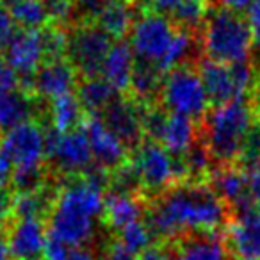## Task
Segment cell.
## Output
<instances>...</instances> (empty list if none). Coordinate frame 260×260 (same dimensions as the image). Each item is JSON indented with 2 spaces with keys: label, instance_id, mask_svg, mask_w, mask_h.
<instances>
[{
  "label": "cell",
  "instance_id": "f6af8a7d",
  "mask_svg": "<svg viewBox=\"0 0 260 260\" xmlns=\"http://www.w3.org/2000/svg\"><path fill=\"white\" fill-rule=\"evenodd\" d=\"M182 0H153V6H155L157 13H166V11H173Z\"/></svg>",
  "mask_w": 260,
  "mask_h": 260
},
{
  "label": "cell",
  "instance_id": "c3c4849f",
  "mask_svg": "<svg viewBox=\"0 0 260 260\" xmlns=\"http://www.w3.org/2000/svg\"><path fill=\"white\" fill-rule=\"evenodd\" d=\"M9 173H11V170L0 162V189H4L6 184L9 182V178H11V175H9Z\"/></svg>",
  "mask_w": 260,
  "mask_h": 260
},
{
  "label": "cell",
  "instance_id": "7bdbcfd3",
  "mask_svg": "<svg viewBox=\"0 0 260 260\" xmlns=\"http://www.w3.org/2000/svg\"><path fill=\"white\" fill-rule=\"evenodd\" d=\"M217 4L221 6V9H226L232 13H241L248 11V8L253 4V0H217Z\"/></svg>",
  "mask_w": 260,
  "mask_h": 260
},
{
  "label": "cell",
  "instance_id": "4316f807",
  "mask_svg": "<svg viewBox=\"0 0 260 260\" xmlns=\"http://www.w3.org/2000/svg\"><path fill=\"white\" fill-rule=\"evenodd\" d=\"M6 9L16 25L25 30H40L48 20L43 0H13Z\"/></svg>",
  "mask_w": 260,
  "mask_h": 260
},
{
  "label": "cell",
  "instance_id": "836d02e7",
  "mask_svg": "<svg viewBox=\"0 0 260 260\" xmlns=\"http://www.w3.org/2000/svg\"><path fill=\"white\" fill-rule=\"evenodd\" d=\"M45 52H47V61L52 59H62V55L68 52V34L62 29H47L43 30Z\"/></svg>",
  "mask_w": 260,
  "mask_h": 260
},
{
  "label": "cell",
  "instance_id": "ab89813d",
  "mask_svg": "<svg viewBox=\"0 0 260 260\" xmlns=\"http://www.w3.org/2000/svg\"><path fill=\"white\" fill-rule=\"evenodd\" d=\"M105 260H139V256L134 255L132 251H128V249H126L119 241H114L107 248Z\"/></svg>",
  "mask_w": 260,
  "mask_h": 260
},
{
  "label": "cell",
  "instance_id": "5b68a950",
  "mask_svg": "<svg viewBox=\"0 0 260 260\" xmlns=\"http://www.w3.org/2000/svg\"><path fill=\"white\" fill-rule=\"evenodd\" d=\"M159 94L168 111L191 118L192 121L203 118L209 112L210 98L202 82L200 72L191 66H178L166 73Z\"/></svg>",
  "mask_w": 260,
  "mask_h": 260
},
{
  "label": "cell",
  "instance_id": "5bb4252c",
  "mask_svg": "<svg viewBox=\"0 0 260 260\" xmlns=\"http://www.w3.org/2000/svg\"><path fill=\"white\" fill-rule=\"evenodd\" d=\"M47 59L43 41V30H25L15 32L8 47L4 48V61L11 66L16 75L29 80Z\"/></svg>",
  "mask_w": 260,
  "mask_h": 260
},
{
  "label": "cell",
  "instance_id": "ffe728a7",
  "mask_svg": "<svg viewBox=\"0 0 260 260\" xmlns=\"http://www.w3.org/2000/svg\"><path fill=\"white\" fill-rule=\"evenodd\" d=\"M136 55L130 48V43L118 41L112 43L107 57L102 66L100 77L105 79L116 91H126L130 87V79L136 70Z\"/></svg>",
  "mask_w": 260,
  "mask_h": 260
},
{
  "label": "cell",
  "instance_id": "603a6c76",
  "mask_svg": "<svg viewBox=\"0 0 260 260\" xmlns=\"http://www.w3.org/2000/svg\"><path fill=\"white\" fill-rule=\"evenodd\" d=\"M132 8L126 0H105L96 11V25L111 38L121 40L132 29Z\"/></svg>",
  "mask_w": 260,
  "mask_h": 260
},
{
  "label": "cell",
  "instance_id": "ac0fdd59",
  "mask_svg": "<svg viewBox=\"0 0 260 260\" xmlns=\"http://www.w3.org/2000/svg\"><path fill=\"white\" fill-rule=\"evenodd\" d=\"M143 109L132 100H116L107 111H104V121L109 128L125 143L126 146H136L143 138Z\"/></svg>",
  "mask_w": 260,
  "mask_h": 260
},
{
  "label": "cell",
  "instance_id": "e575fe53",
  "mask_svg": "<svg viewBox=\"0 0 260 260\" xmlns=\"http://www.w3.org/2000/svg\"><path fill=\"white\" fill-rule=\"evenodd\" d=\"M166 118H168V112H164L159 107L143 109V114H141L143 134L152 138V141H159L160 132H162L164 123H166Z\"/></svg>",
  "mask_w": 260,
  "mask_h": 260
},
{
  "label": "cell",
  "instance_id": "2e32d148",
  "mask_svg": "<svg viewBox=\"0 0 260 260\" xmlns=\"http://www.w3.org/2000/svg\"><path fill=\"white\" fill-rule=\"evenodd\" d=\"M11 260H43L48 232L43 219H16L8 228Z\"/></svg>",
  "mask_w": 260,
  "mask_h": 260
},
{
  "label": "cell",
  "instance_id": "3957f363",
  "mask_svg": "<svg viewBox=\"0 0 260 260\" xmlns=\"http://www.w3.org/2000/svg\"><path fill=\"white\" fill-rule=\"evenodd\" d=\"M253 126L255 111L246 100L226 102L207 112L205 146L212 159L226 166L239 160Z\"/></svg>",
  "mask_w": 260,
  "mask_h": 260
},
{
  "label": "cell",
  "instance_id": "4dcf8cb0",
  "mask_svg": "<svg viewBox=\"0 0 260 260\" xmlns=\"http://www.w3.org/2000/svg\"><path fill=\"white\" fill-rule=\"evenodd\" d=\"M171 15L184 30L198 29L209 18V0H182Z\"/></svg>",
  "mask_w": 260,
  "mask_h": 260
},
{
  "label": "cell",
  "instance_id": "cb8c5ba5",
  "mask_svg": "<svg viewBox=\"0 0 260 260\" xmlns=\"http://www.w3.org/2000/svg\"><path fill=\"white\" fill-rule=\"evenodd\" d=\"M34 114V104L29 93L9 91L0 94V130L9 132L16 126L29 123Z\"/></svg>",
  "mask_w": 260,
  "mask_h": 260
},
{
  "label": "cell",
  "instance_id": "b9f144b4",
  "mask_svg": "<svg viewBox=\"0 0 260 260\" xmlns=\"http://www.w3.org/2000/svg\"><path fill=\"white\" fill-rule=\"evenodd\" d=\"M246 173H248L249 194H251L255 207L260 210V168H255V170H251V171H246Z\"/></svg>",
  "mask_w": 260,
  "mask_h": 260
},
{
  "label": "cell",
  "instance_id": "8fae6325",
  "mask_svg": "<svg viewBox=\"0 0 260 260\" xmlns=\"http://www.w3.org/2000/svg\"><path fill=\"white\" fill-rule=\"evenodd\" d=\"M45 143L47 159H50L62 175L77 177L93 166V155L84 130L57 132L52 128L45 134Z\"/></svg>",
  "mask_w": 260,
  "mask_h": 260
},
{
  "label": "cell",
  "instance_id": "d6a6232c",
  "mask_svg": "<svg viewBox=\"0 0 260 260\" xmlns=\"http://www.w3.org/2000/svg\"><path fill=\"white\" fill-rule=\"evenodd\" d=\"M184 166L187 175L192 177H205L207 173H210V166H212V155L207 150L205 145H194L187 153L184 155Z\"/></svg>",
  "mask_w": 260,
  "mask_h": 260
},
{
  "label": "cell",
  "instance_id": "1f68e13d",
  "mask_svg": "<svg viewBox=\"0 0 260 260\" xmlns=\"http://www.w3.org/2000/svg\"><path fill=\"white\" fill-rule=\"evenodd\" d=\"M118 241L121 242L128 251H132L134 255L139 256L145 249H148L150 246H152L153 234L146 223L136 221V223H130L128 226L119 230Z\"/></svg>",
  "mask_w": 260,
  "mask_h": 260
},
{
  "label": "cell",
  "instance_id": "7dc6e473",
  "mask_svg": "<svg viewBox=\"0 0 260 260\" xmlns=\"http://www.w3.org/2000/svg\"><path fill=\"white\" fill-rule=\"evenodd\" d=\"M80 6H82L84 9H89V11H94L96 13L98 9L102 8V4H104L105 0H77Z\"/></svg>",
  "mask_w": 260,
  "mask_h": 260
},
{
  "label": "cell",
  "instance_id": "52a82bcc",
  "mask_svg": "<svg viewBox=\"0 0 260 260\" xmlns=\"http://www.w3.org/2000/svg\"><path fill=\"white\" fill-rule=\"evenodd\" d=\"M200 77L210 102L216 105L232 100H244L246 94L255 93L258 86L255 72L248 62L223 64L212 59H203L200 62Z\"/></svg>",
  "mask_w": 260,
  "mask_h": 260
},
{
  "label": "cell",
  "instance_id": "60d3db41",
  "mask_svg": "<svg viewBox=\"0 0 260 260\" xmlns=\"http://www.w3.org/2000/svg\"><path fill=\"white\" fill-rule=\"evenodd\" d=\"M246 20L249 23L253 38L260 36V0H253V4L246 11Z\"/></svg>",
  "mask_w": 260,
  "mask_h": 260
},
{
  "label": "cell",
  "instance_id": "484cf974",
  "mask_svg": "<svg viewBox=\"0 0 260 260\" xmlns=\"http://www.w3.org/2000/svg\"><path fill=\"white\" fill-rule=\"evenodd\" d=\"M84 107L80 105L79 98L73 94H66L52 102L50 107V119L52 126L57 132H72L82 123Z\"/></svg>",
  "mask_w": 260,
  "mask_h": 260
},
{
  "label": "cell",
  "instance_id": "d4e9b609",
  "mask_svg": "<svg viewBox=\"0 0 260 260\" xmlns=\"http://www.w3.org/2000/svg\"><path fill=\"white\" fill-rule=\"evenodd\" d=\"M77 98L80 105L91 114H98L102 111H107L118 100V91L102 77H91L80 82Z\"/></svg>",
  "mask_w": 260,
  "mask_h": 260
},
{
  "label": "cell",
  "instance_id": "7c38bea8",
  "mask_svg": "<svg viewBox=\"0 0 260 260\" xmlns=\"http://www.w3.org/2000/svg\"><path fill=\"white\" fill-rule=\"evenodd\" d=\"M226 246L232 260H260V210H239L226 224Z\"/></svg>",
  "mask_w": 260,
  "mask_h": 260
},
{
  "label": "cell",
  "instance_id": "ba28073f",
  "mask_svg": "<svg viewBox=\"0 0 260 260\" xmlns=\"http://www.w3.org/2000/svg\"><path fill=\"white\" fill-rule=\"evenodd\" d=\"M47 159L45 132L29 121L9 130L0 139V162L13 171H40Z\"/></svg>",
  "mask_w": 260,
  "mask_h": 260
},
{
  "label": "cell",
  "instance_id": "277c9868",
  "mask_svg": "<svg viewBox=\"0 0 260 260\" xmlns=\"http://www.w3.org/2000/svg\"><path fill=\"white\" fill-rule=\"evenodd\" d=\"M203 50L223 64L248 62L253 52V32L244 16L226 9L209 15L203 29Z\"/></svg>",
  "mask_w": 260,
  "mask_h": 260
},
{
  "label": "cell",
  "instance_id": "44dd1931",
  "mask_svg": "<svg viewBox=\"0 0 260 260\" xmlns=\"http://www.w3.org/2000/svg\"><path fill=\"white\" fill-rule=\"evenodd\" d=\"M173 157H184L196 145V126L191 118L168 112L159 141Z\"/></svg>",
  "mask_w": 260,
  "mask_h": 260
},
{
  "label": "cell",
  "instance_id": "8992f818",
  "mask_svg": "<svg viewBox=\"0 0 260 260\" xmlns=\"http://www.w3.org/2000/svg\"><path fill=\"white\" fill-rule=\"evenodd\" d=\"M138 175L139 187L146 192H166L178 178L187 177L184 160L173 157L160 143L146 141L138 146L130 160Z\"/></svg>",
  "mask_w": 260,
  "mask_h": 260
},
{
  "label": "cell",
  "instance_id": "74e56055",
  "mask_svg": "<svg viewBox=\"0 0 260 260\" xmlns=\"http://www.w3.org/2000/svg\"><path fill=\"white\" fill-rule=\"evenodd\" d=\"M15 20L11 18L9 11L0 6V50H4L11 38L15 36Z\"/></svg>",
  "mask_w": 260,
  "mask_h": 260
},
{
  "label": "cell",
  "instance_id": "f35d334b",
  "mask_svg": "<svg viewBox=\"0 0 260 260\" xmlns=\"http://www.w3.org/2000/svg\"><path fill=\"white\" fill-rule=\"evenodd\" d=\"M18 86V75L11 70V66L0 59V94L9 93V91H15Z\"/></svg>",
  "mask_w": 260,
  "mask_h": 260
},
{
  "label": "cell",
  "instance_id": "4fadbf2b",
  "mask_svg": "<svg viewBox=\"0 0 260 260\" xmlns=\"http://www.w3.org/2000/svg\"><path fill=\"white\" fill-rule=\"evenodd\" d=\"M84 134L91 148V155L96 166L105 171L118 170L126 160V145L105 125L100 114H89L84 121Z\"/></svg>",
  "mask_w": 260,
  "mask_h": 260
},
{
  "label": "cell",
  "instance_id": "ee69618b",
  "mask_svg": "<svg viewBox=\"0 0 260 260\" xmlns=\"http://www.w3.org/2000/svg\"><path fill=\"white\" fill-rule=\"evenodd\" d=\"M64 260H94V253L91 249L84 248V246H80V248H70Z\"/></svg>",
  "mask_w": 260,
  "mask_h": 260
},
{
  "label": "cell",
  "instance_id": "9c48e42d",
  "mask_svg": "<svg viewBox=\"0 0 260 260\" xmlns=\"http://www.w3.org/2000/svg\"><path fill=\"white\" fill-rule=\"evenodd\" d=\"M175 32L171 20L162 13H146L130 29V48L139 62L157 66L166 55Z\"/></svg>",
  "mask_w": 260,
  "mask_h": 260
},
{
  "label": "cell",
  "instance_id": "30bf717a",
  "mask_svg": "<svg viewBox=\"0 0 260 260\" xmlns=\"http://www.w3.org/2000/svg\"><path fill=\"white\" fill-rule=\"evenodd\" d=\"M112 38L98 25H80L68 36V61L84 79L100 77Z\"/></svg>",
  "mask_w": 260,
  "mask_h": 260
},
{
  "label": "cell",
  "instance_id": "7402d4cb",
  "mask_svg": "<svg viewBox=\"0 0 260 260\" xmlns=\"http://www.w3.org/2000/svg\"><path fill=\"white\" fill-rule=\"evenodd\" d=\"M143 216V203L136 198L134 194H126V192H116L111 191L105 196L104 202V217L105 224L112 230H121L128 226L130 223L139 221Z\"/></svg>",
  "mask_w": 260,
  "mask_h": 260
},
{
  "label": "cell",
  "instance_id": "d590c367",
  "mask_svg": "<svg viewBox=\"0 0 260 260\" xmlns=\"http://www.w3.org/2000/svg\"><path fill=\"white\" fill-rule=\"evenodd\" d=\"M43 4L48 13V18L54 20L59 25L68 23L75 15V2L73 0H43Z\"/></svg>",
  "mask_w": 260,
  "mask_h": 260
},
{
  "label": "cell",
  "instance_id": "bcb514c9",
  "mask_svg": "<svg viewBox=\"0 0 260 260\" xmlns=\"http://www.w3.org/2000/svg\"><path fill=\"white\" fill-rule=\"evenodd\" d=\"M0 260H11V255H9L8 237H6L2 232H0Z\"/></svg>",
  "mask_w": 260,
  "mask_h": 260
},
{
  "label": "cell",
  "instance_id": "d6986e66",
  "mask_svg": "<svg viewBox=\"0 0 260 260\" xmlns=\"http://www.w3.org/2000/svg\"><path fill=\"white\" fill-rule=\"evenodd\" d=\"M216 194L223 200L226 205L235 207V212L239 210L255 207L253 198L249 194L248 173L242 168L224 166L212 173V185Z\"/></svg>",
  "mask_w": 260,
  "mask_h": 260
},
{
  "label": "cell",
  "instance_id": "83f0119b",
  "mask_svg": "<svg viewBox=\"0 0 260 260\" xmlns=\"http://www.w3.org/2000/svg\"><path fill=\"white\" fill-rule=\"evenodd\" d=\"M160 86H162V73L159 72L157 66L146 64V62H138L136 64L128 89L132 91V94L138 100H152L155 94L160 93Z\"/></svg>",
  "mask_w": 260,
  "mask_h": 260
},
{
  "label": "cell",
  "instance_id": "7a4b0ae2",
  "mask_svg": "<svg viewBox=\"0 0 260 260\" xmlns=\"http://www.w3.org/2000/svg\"><path fill=\"white\" fill-rule=\"evenodd\" d=\"M104 187L87 177L73 178L59 191L48 214V237L70 248L84 246L94 234V219L104 212Z\"/></svg>",
  "mask_w": 260,
  "mask_h": 260
},
{
  "label": "cell",
  "instance_id": "9a60e30c",
  "mask_svg": "<svg viewBox=\"0 0 260 260\" xmlns=\"http://www.w3.org/2000/svg\"><path fill=\"white\" fill-rule=\"evenodd\" d=\"M27 84L41 98L54 102L72 94L73 87L77 86V70L68 59H52L45 61L40 70L27 80Z\"/></svg>",
  "mask_w": 260,
  "mask_h": 260
},
{
  "label": "cell",
  "instance_id": "e0dca14e",
  "mask_svg": "<svg viewBox=\"0 0 260 260\" xmlns=\"http://www.w3.org/2000/svg\"><path fill=\"white\" fill-rule=\"evenodd\" d=\"M171 260H232L219 234H189L170 246Z\"/></svg>",
  "mask_w": 260,
  "mask_h": 260
},
{
  "label": "cell",
  "instance_id": "f1b7e54d",
  "mask_svg": "<svg viewBox=\"0 0 260 260\" xmlns=\"http://www.w3.org/2000/svg\"><path fill=\"white\" fill-rule=\"evenodd\" d=\"M52 198L43 187L36 191L18 192L15 196V217L16 219H41L50 214Z\"/></svg>",
  "mask_w": 260,
  "mask_h": 260
},
{
  "label": "cell",
  "instance_id": "f546056e",
  "mask_svg": "<svg viewBox=\"0 0 260 260\" xmlns=\"http://www.w3.org/2000/svg\"><path fill=\"white\" fill-rule=\"evenodd\" d=\"M192 48H194V38H192L191 30H177L171 41L170 48H168L166 55L162 57V61L157 64L160 73H170L171 70L184 66L185 59L191 55Z\"/></svg>",
  "mask_w": 260,
  "mask_h": 260
},
{
  "label": "cell",
  "instance_id": "6da1fadb",
  "mask_svg": "<svg viewBox=\"0 0 260 260\" xmlns=\"http://www.w3.org/2000/svg\"><path fill=\"white\" fill-rule=\"evenodd\" d=\"M228 221V205L207 184L166 191L148 212L153 237L173 242L189 234H217Z\"/></svg>",
  "mask_w": 260,
  "mask_h": 260
},
{
  "label": "cell",
  "instance_id": "8d00e7d4",
  "mask_svg": "<svg viewBox=\"0 0 260 260\" xmlns=\"http://www.w3.org/2000/svg\"><path fill=\"white\" fill-rule=\"evenodd\" d=\"M15 196L9 189H0V226L9 224L15 217Z\"/></svg>",
  "mask_w": 260,
  "mask_h": 260
}]
</instances>
